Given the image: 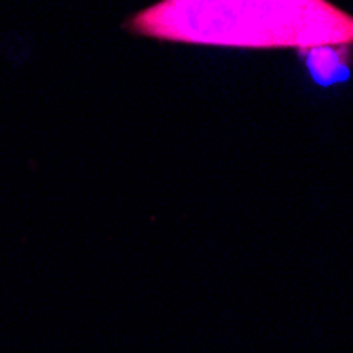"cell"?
Segmentation results:
<instances>
[{
	"label": "cell",
	"instance_id": "obj_1",
	"mask_svg": "<svg viewBox=\"0 0 353 353\" xmlns=\"http://www.w3.org/2000/svg\"><path fill=\"white\" fill-rule=\"evenodd\" d=\"M157 43L303 53L353 47V15L330 0H159L123 26Z\"/></svg>",
	"mask_w": 353,
	"mask_h": 353
},
{
	"label": "cell",
	"instance_id": "obj_2",
	"mask_svg": "<svg viewBox=\"0 0 353 353\" xmlns=\"http://www.w3.org/2000/svg\"><path fill=\"white\" fill-rule=\"evenodd\" d=\"M299 59L313 85L330 89L353 77V47H313L299 53Z\"/></svg>",
	"mask_w": 353,
	"mask_h": 353
}]
</instances>
